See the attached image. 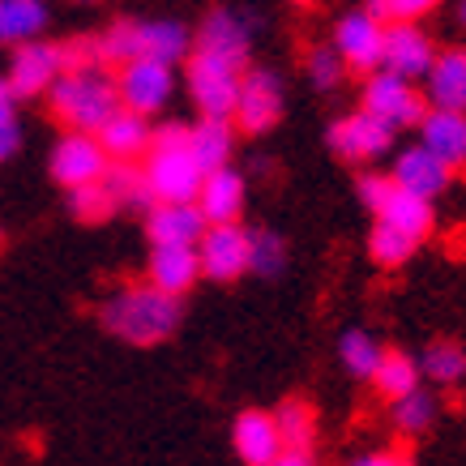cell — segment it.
<instances>
[{"mask_svg": "<svg viewBox=\"0 0 466 466\" xmlns=\"http://www.w3.org/2000/svg\"><path fill=\"white\" fill-rule=\"evenodd\" d=\"M184 304L167 291H158L150 283H125L103 299L99 321L112 339L128 342V347H158L180 329Z\"/></svg>", "mask_w": 466, "mask_h": 466, "instance_id": "cell-1", "label": "cell"}, {"mask_svg": "<svg viewBox=\"0 0 466 466\" xmlns=\"http://www.w3.org/2000/svg\"><path fill=\"white\" fill-rule=\"evenodd\" d=\"M43 99L65 125V133H99L120 112L112 69H65Z\"/></svg>", "mask_w": 466, "mask_h": 466, "instance_id": "cell-2", "label": "cell"}, {"mask_svg": "<svg viewBox=\"0 0 466 466\" xmlns=\"http://www.w3.org/2000/svg\"><path fill=\"white\" fill-rule=\"evenodd\" d=\"M137 167H142L155 201H198V188L206 180V171L198 167V158L188 150V125L155 128L150 150Z\"/></svg>", "mask_w": 466, "mask_h": 466, "instance_id": "cell-3", "label": "cell"}, {"mask_svg": "<svg viewBox=\"0 0 466 466\" xmlns=\"http://www.w3.org/2000/svg\"><path fill=\"white\" fill-rule=\"evenodd\" d=\"M360 112H368L372 120H381L385 128H394V133H402V128H415L420 120H424L428 103L424 95H420V86L415 82H402V77H394V73H368L364 77V95H360Z\"/></svg>", "mask_w": 466, "mask_h": 466, "instance_id": "cell-4", "label": "cell"}, {"mask_svg": "<svg viewBox=\"0 0 466 466\" xmlns=\"http://www.w3.org/2000/svg\"><path fill=\"white\" fill-rule=\"evenodd\" d=\"M184 65H188L184 82H188V95L198 103V112L210 116V120H231L236 90H240V77H244L240 65H227V60L206 56V52H188Z\"/></svg>", "mask_w": 466, "mask_h": 466, "instance_id": "cell-5", "label": "cell"}, {"mask_svg": "<svg viewBox=\"0 0 466 466\" xmlns=\"http://www.w3.org/2000/svg\"><path fill=\"white\" fill-rule=\"evenodd\" d=\"M283 120V77L274 69H257L248 65L236 90V107H231V128H240L248 137H261Z\"/></svg>", "mask_w": 466, "mask_h": 466, "instance_id": "cell-6", "label": "cell"}, {"mask_svg": "<svg viewBox=\"0 0 466 466\" xmlns=\"http://www.w3.org/2000/svg\"><path fill=\"white\" fill-rule=\"evenodd\" d=\"M116 95L120 107L133 116H158L176 95V69L158 65V60H128L116 69Z\"/></svg>", "mask_w": 466, "mask_h": 466, "instance_id": "cell-7", "label": "cell"}, {"mask_svg": "<svg viewBox=\"0 0 466 466\" xmlns=\"http://www.w3.org/2000/svg\"><path fill=\"white\" fill-rule=\"evenodd\" d=\"M398 133L385 128L381 120H372L368 112H351L334 120L329 133H325V146L342 158V163H377V158L394 155Z\"/></svg>", "mask_w": 466, "mask_h": 466, "instance_id": "cell-8", "label": "cell"}, {"mask_svg": "<svg viewBox=\"0 0 466 466\" xmlns=\"http://www.w3.org/2000/svg\"><path fill=\"white\" fill-rule=\"evenodd\" d=\"M437 60V43L420 22H394L381 39V73H394L402 82H424V73Z\"/></svg>", "mask_w": 466, "mask_h": 466, "instance_id": "cell-9", "label": "cell"}, {"mask_svg": "<svg viewBox=\"0 0 466 466\" xmlns=\"http://www.w3.org/2000/svg\"><path fill=\"white\" fill-rule=\"evenodd\" d=\"M52 180L69 193V188H82V184H99L112 167V158L103 155V146L95 133H65L56 146H52Z\"/></svg>", "mask_w": 466, "mask_h": 466, "instance_id": "cell-10", "label": "cell"}, {"mask_svg": "<svg viewBox=\"0 0 466 466\" xmlns=\"http://www.w3.org/2000/svg\"><path fill=\"white\" fill-rule=\"evenodd\" d=\"M60 73H65L60 43L35 39V43L14 47V60H9L5 82H9V90H14V99H39V95H47V90L56 86Z\"/></svg>", "mask_w": 466, "mask_h": 466, "instance_id": "cell-11", "label": "cell"}, {"mask_svg": "<svg viewBox=\"0 0 466 466\" xmlns=\"http://www.w3.org/2000/svg\"><path fill=\"white\" fill-rule=\"evenodd\" d=\"M193 52H206V56H218L227 65H240L248 69V56H253V22L236 9H210L201 30L193 35Z\"/></svg>", "mask_w": 466, "mask_h": 466, "instance_id": "cell-12", "label": "cell"}, {"mask_svg": "<svg viewBox=\"0 0 466 466\" xmlns=\"http://www.w3.org/2000/svg\"><path fill=\"white\" fill-rule=\"evenodd\" d=\"M198 261L201 274L214 283H236L248 274V227L227 223V227H206V236L198 240Z\"/></svg>", "mask_w": 466, "mask_h": 466, "instance_id": "cell-13", "label": "cell"}, {"mask_svg": "<svg viewBox=\"0 0 466 466\" xmlns=\"http://www.w3.org/2000/svg\"><path fill=\"white\" fill-rule=\"evenodd\" d=\"M381 39H385V26L368 9H355V14H342L339 26H334V52L347 69L355 73H377L381 69Z\"/></svg>", "mask_w": 466, "mask_h": 466, "instance_id": "cell-14", "label": "cell"}, {"mask_svg": "<svg viewBox=\"0 0 466 466\" xmlns=\"http://www.w3.org/2000/svg\"><path fill=\"white\" fill-rule=\"evenodd\" d=\"M146 231L150 248H198L206 236V218L193 201H155L146 210Z\"/></svg>", "mask_w": 466, "mask_h": 466, "instance_id": "cell-15", "label": "cell"}, {"mask_svg": "<svg viewBox=\"0 0 466 466\" xmlns=\"http://www.w3.org/2000/svg\"><path fill=\"white\" fill-rule=\"evenodd\" d=\"M390 180H394V188L410 193V198L437 201L441 193L453 184V171L415 142V146H407V150H398L394 155V171H390Z\"/></svg>", "mask_w": 466, "mask_h": 466, "instance_id": "cell-16", "label": "cell"}, {"mask_svg": "<svg viewBox=\"0 0 466 466\" xmlns=\"http://www.w3.org/2000/svg\"><path fill=\"white\" fill-rule=\"evenodd\" d=\"M244 201H248V180H244V171L236 167H218L210 171L198 188V206L206 227H227V223H240L244 214Z\"/></svg>", "mask_w": 466, "mask_h": 466, "instance_id": "cell-17", "label": "cell"}, {"mask_svg": "<svg viewBox=\"0 0 466 466\" xmlns=\"http://www.w3.org/2000/svg\"><path fill=\"white\" fill-rule=\"evenodd\" d=\"M420 95L432 112H462L466 116V47L437 52L432 69L420 82Z\"/></svg>", "mask_w": 466, "mask_h": 466, "instance_id": "cell-18", "label": "cell"}, {"mask_svg": "<svg viewBox=\"0 0 466 466\" xmlns=\"http://www.w3.org/2000/svg\"><path fill=\"white\" fill-rule=\"evenodd\" d=\"M231 450L244 466H274V458L283 453V441H279V428H274V415L269 410H240L236 424H231Z\"/></svg>", "mask_w": 466, "mask_h": 466, "instance_id": "cell-19", "label": "cell"}, {"mask_svg": "<svg viewBox=\"0 0 466 466\" xmlns=\"http://www.w3.org/2000/svg\"><path fill=\"white\" fill-rule=\"evenodd\" d=\"M420 146L432 158H441L450 171L466 167V116L462 112H432L428 107L420 120Z\"/></svg>", "mask_w": 466, "mask_h": 466, "instance_id": "cell-20", "label": "cell"}, {"mask_svg": "<svg viewBox=\"0 0 466 466\" xmlns=\"http://www.w3.org/2000/svg\"><path fill=\"white\" fill-rule=\"evenodd\" d=\"M95 137H99L103 155L112 158V163H142L146 150H150V137H155V125L146 116H133L120 107Z\"/></svg>", "mask_w": 466, "mask_h": 466, "instance_id": "cell-21", "label": "cell"}, {"mask_svg": "<svg viewBox=\"0 0 466 466\" xmlns=\"http://www.w3.org/2000/svg\"><path fill=\"white\" fill-rule=\"evenodd\" d=\"M201 279L198 248H150V266H146V283L184 299Z\"/></svg>", "mask_w": 466, "mask_h": 466, "instance_id": "cell-22", "label": "cell"}, {"mask_svg": "<svg viewBox=\"0 0 466 466\" xmlns=\"http://www.w3.org/2000/svg\"><path fill=\"white\" fill-rule=\"evenodd\" d=\"M372 218H377L381 227H394L398 236H407V240H415V244H424L428 236L437 231V206L424 201V198H410V193H402V188H394Z\"/></svg>", "mask_w": 466, "mask_h": 466, "instance_id": "cell-23", "label": "cell"}, {"mask_svg": "<svg viewBox=\"0 0 466 466\" xmlns=\"http://www.w3.org/2000/svg\"><path fill=\"white\" fill-rule=\"evenodd\" d=\"M193 52V35L180 26V22H137V60H158V65H180Z\"/></svg>", "mask_w": 466, "mask_h": 466, "instance_id": "cell-24", "label": "cell"}, {"mask_svg": "<svg viewBox=\"0 0 466 466\" xmlns=\"http://www.w3.org/2000/svg\"><path fill=\"white\" fill-rule=\"evenodd\" d=\"M188 150H193V158H198V167L206 176L218 167H231V158H236V128H231V120L201 116L198 125H188Z\"/></svg>", "mask_w": 466, "mask_h": 466, "instance_id": "cell-25", "label": "cell"}, {"mask_svg": "<svg viewBox=\"0 0 466 466\" xmlns=\"http://www.w3.org/2000/svg\"><path fill=\"white\" fill-rule=\"evenodd\" d=\"M47 30V5L43 0H0V47H22L43 39Z\"/></svg>", "mask_w": 466, "mask_h": 466, "instance_id": "cell-26", "label": "cell"}, {"mask_svg": "<svg viewBox=\"0 0 466 466\" xmlns=\"http://www.w3.org/2000/svg\"><path fill=\"white\" fill-rule=\"evenodd\" d=\"M420 360V377L441 390H453V385L466 381V347L453 339H432L424 347V355H415Z\"/></svg>", "mask_w": 466, "mask_h": 466, "instance_id": "cell-27", "label": "cell"}, {"mask_svg": "<svg viewBox=\"0 0 466 466\" xmlns=\"http://www.w3.org/2000/svg\"><path fill=\"white\" fill-rule=\"evenodd\" d=\"M372 385H377V394L385 402H398V398H407L410 390H420L424 377H420V360L410 351H385L377 372H372Z\"/></svg>", "mask_w": 466, "mask_h": 466, "instance_id": "cell-28", "label": "cell"}, {"mask_svg": "<svg viewBox=\"0 0 466 466\" xmlns=\"http://www.w3.org/2000/svg\"><path fill=\"white\" fill-rule=\"evenodd\" d=\"M274 428H279L283 450L312 453V441H317V410H312L309 398H287L283 407L274 410Z\"/></svg>", "mask_w": 466, "mask_h": 466, "instance_id": "cell-29", "label": "cell"}, {"mask_svg": "<svg viewBox=\"0 0 466 466\" xmlns=\"http://www.w3.org/2000/svg\"><path fill=\"white\" fill-rule=\"evenodd\" d=\"M103 188L112 193L116 210H150L155 206V198H150V184H146L142 167L137 163H112L107 167V176H103Z\"/></svg>", "mask_w": 466, "mask_h": 466, "instance_id": "cell-30", "label": "cell"}, {"mask_svg": "<svg viewBox=\"0 0 466 466\" xmlns=\"http://www.w3.org/2000/svg\"><path fill=\"white\" fill-rule=\"evenodd\" d=\"M432 420H437V398L428 394L424 385L410 390L407 398L390 402V424H394L398 437H424L432 428Z\"/></svg>", "mask_w": 466, "mask_h": 466, "instance_id": "cell-31", "label": "cell"}, {"mask_svg": "<svg viewBox=\"0 0 466 466\" xmlns=\"http://www.w3.org/2000/svg\"><path fill=\"white\" fill-rule=\"evenodd\" d=\"M287 266V240L274 227H248V274L274 279Z\"/></svg>", "mask_w": 466, "mask_h": 466, "instance_id": "cell-32", "label": "cell"}, {"mask_svg": "<svg viewBox=\"0 0 466 466\" xmlns=\"http://www.w3.org/2000/svg\"><path fill=\"white\" fill-rule=\"evenodd\" d=\"M385 347L368 329H347L339 342V360L342 368L351 372V377H360V381H372V372H377V364H381Z\"/></svg>", "mask_w": 466, "mask_h": 466, "instance_id": "cell-33", "label": "cell"}, {"mask_svg": "<svg viewBox=\"0 0 466 466\" xmlns=\"http://www.w3.org/2000/svg\"><path fill=\"white\" fill-rule=\"evenodd\" d=\"M95 47H99L103 69H120L128 60H137V22H133V17L112 22L103 35H95Z\"/></svg>", "mask_w": 466, "mask_h": 466, "instance_id": "cell-34", "label": "cell"}, {"mask_svg": "<svg viewBox=\"0 0 466 466\" xmlns=\"http://www.w3.org/2000/svg\"><path fill=\"white\" fill-rule=\"evenodd\" d=\"M420 253V244L407 240V236H398L394 227H372V236H368V257L377 261V266L385 269H398V266H407L410 257Z\"/></svg>", "mask_w": 466, "mask_h": 466, "instance_id": "cell-35", "label": "cell"}, {"mask_svg": "<svg viewBox=\"0 0 466 466\" xmlns=\"http://www.w3.org/2000/svg\"><path fill=\"white\" fill-rule=\"evenodd\" d=\"M69 214L77 218V223H107L112 214H120L116 210V201H112V193L103 188V180L99 184H82V188H69Z\"/></svg>", "mask_w": 466, "mask_h": 466, "instance_id": "cell-36", "label": "cell"}, {"mask_svg": "<svg viewBox=\"0 0 466 466\" xmlns=\"http://www.w3.org/2000/svg\"><path fill=\"white\" fill-rule=\"evenodd\" d=\"M441 0H368L364 9L381 26H394V22H420V17H428L432 9H437Z\"/></svg>", "mask_w": 466, "mask_h": 466, "instance_id": "cell-37", "label": "cell"}, {"mask_svg": "<svg viewBox=\"0 0 466 466\" xmlns=\"http://www.w3.org/2000/svg\"><path fill=\"white\" fill-rule=\"evenodd\" d=\"M342 77H347V65L339 60V52H334V47H312L309 82L317 86V90H334V86H342Z\"/></svg>", "mask_w": 466, "mask_h": 466, "instance_id": "cell-38", "label": "cell"}, {"mask_svg": "<svg viewBox=\"0 0 466 466\" xmlns=\"http://www.w3.org/2000/svg\"><path fill=\"white\" fill-rule=\"evenodd\" d=\"M355 193H360L368 214H377L385 206V198L394 193V180H390V171H364V176L355 180Z\"/></svg>", "mask_w": 466, "mask_h": 466, "instance_id": "cell-39", "label": "cell"}, {"mask_svg": "<svg viewBox=\"0 0 466 466\" xmlns=\"http://www.w3.org/2000/svg\"><path fill=\"white\" fill-rule=\"evenodd\" d=\"M60 60H65V69H103L95 35H77V39L60 43Z\"/></svg>", "mask_w": 466, "mask_h": 466, "instance_id": "cell-40", "label": "cell"}, {"mask_svg": "<svg viewBox=\"0 0 466 466\" xmlns=\"http://www.w3.org/2000/svg\"><path fill=\"white\" fill-rule=\"evenodd\" d=\"M22 150V125H17V112L0 116V163L14 158Z\"/></svg>", "mask_w": 466, "mask_h": 466, "instance_id": "cell-41", "label": "cell"}, {"mask_svg": "<svg viewBox=\"0 0 466 466\" xmlns=\"http://www.w3.org/2000/svg\"><path fill=\"white\" fill-rule=\"evenodd\" d=\"M351 466H407V458L394 450H368L360 458H351Z\"/></svg>", "mask_w": 466, "mask_h": 466, "instance_id": "cell-42", "label": "cell"}, {"mask_svg": "<svg viewBox=\"0 0 466 466\" xmlns=\"http://www.w3.org/2000/svg\"><path fill=\"white\" fill-rule=\"evenodd\" d=\"M274 466H317V458H312V453L283 450V453H279V458H274Z\"/></svg>", "mask_w": 466, "mask_h": 466, "instance_id": "cell-43", "label": "cell"}, {"mask_svg": "<svg viewBox=\"0 0 466 466\" xmlns=\"http://www.w3.org/2000/svg\"><path fill=\"white\" fill-rule=\"evenodd\" d=\"M9 112H17V99H14V90H9V82L0 77V116H9Z\"/></svg>", "mask_w": 466, "mask_h": 466, "instance_id": "cell-44", "label": "cell"}, {"mask_svg": "<svg viewBox=\"0 0 466 466\" xmlns=\"http://www.w3.org/2000/svg\"><path fill=\"white\" fill-rule=\"evenodd\" d=\"M458 17H462V22H466V0H462V5H458Z\"/></svg>", "mask_w": 466, "mask_h": 466, "instance_id": "cell-45", "label": "cell"}, {"mask_svg": "<svg viewBox=\"0 0 466 466\" xmlns=\"http://www.w3.org/2000/svg\"><path fill=\"white\" fill-rule=\"evenodd\" d=\"M296 5H312V0H296Z\"/></svg>", "mask_w": 466, "mask_h": 466, "instance_id": "cell-46", "label": "cell"}, {"mask_svg": "<svg viewBox=\"0 0 466 466\" xmlns=\"http://www.w3.org/2000/svg\"><path fill=\"white\" fill-rule=\"evenodd\" d=\"M82 5H95V0H82Z\"/></svg>", "mask_w": 466, "mask_h": 466, "instance_id": "cell-47", "label": "cell"}]
</instances>
